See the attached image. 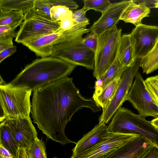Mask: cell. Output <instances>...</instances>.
<instances>
[{
	"label": "cell",
	"instance_id": "obj_1",
	"mask_svg": "<svg viewBox=\"0 0 158 158\" xmlns=\"http://www.w3.org/2000/svg\"><path fill=\"white\" fill-rule=\"evenodd\" d=\"M84 107L94 112L101 110L93 97L90 99L83 97L72 78L66 77L35 89L31 112L34 123L43 134L64 145L76 143L66 136L65 129L74 114Z\"/></svg>",
	"mask_w": 158,
	"mask_h": 158
},
{
	"label": "cell",
	"instance_id": "obj_2",
	"mask_svg": "<svg viewBox=\"0 0 158 158\" xmlns=\"http://www.w3.org/2000/svg\"><path fill=\"white\" fill-rule=\"evenodd\" d=\"M76 66L52 56L41 57L26 66L9 84L34 92L41 86L68 77Z\"/></svg>",
	"mask_w": 158,
	"mask_h": 158
},
{
	"label": "cell",
	"instance_id": "obj_3",
	"mask_svg": "<svg viewBox=\"0 0 158 158\" xmlns=\"http://www.w3.org/2000/svg\"><path fill=\"white\" fill-rule=\"evenodd\" d=\"M107 127L109 132L144 136L158 146V130L151 121L127 108L120 107Z\"/></svg>",
	"mask_w": 158,
	"mask_h": 158
},
{
	"label": "cell",
	"instance_id": "obj_4",
	"mask_svg": "<svg viewBox=\"0 0 158 158\" xmlns=\"http://www.w3.org/2000/svg\"><path fill=\"white\" fill-rule=\"evenodd\" d=\"M0 83V122L6 118H27L30 116L32 91L29 89Z\"/></svg>",
	"mask_w": 158,
	"mask_h": 158
},
{
	"label": "cell",
	"instance_id": "obj_5",
	"mask_svg": "<svg viewBox=\"0 0 158 158\" xmlns=\"http://www.w3.org/2000/svg\"><path fill=\"white\" fill-rule=\"evenodd\" d=\"M121 34V29L116 26L97 35L93 72L97 80L101 78L116 57Z\"/></svg>",
	"mask_w": 158,
	"mask_h": 158
},
{
	"label": "cell",
	"instance_id": "obj_6",
	"mask_svg": "<svg viewBox=\"0 0 158 158\" xmlns=\"http://www.w3.org/2000/svg\"><path fill=\"white\" fill-rule=\"evenodd\" d=\"M82 36L76 37L55 45L51 56L76 66L94 70V53L84 45Z\"/></svg>",
	"mask_w": 158,
	"mask_h": 158
},
{
	"label": "cell",
	"instance_id": "obj_7",
	"mask_svg": "<svg viewBox=\"0 0 158 158\" xmlns=\"http://www.w3.org/2000/svg\"><path fill=\"white\" fill-rule=\"evenodd\" d=\"M60 21L49 20L40 15L33 8L25 15V19L20 25L15 41L22 43L40 36L57 31Z\"/></svg>",
	"mask_w": 158,
	"mask_h": 158
},
{
	"label": "cell",
	"instance_id": "obj_8",
	"mask_svg": "<svg viewBox=\"0 0 158 158\" xmlns=\"http://www.w3.org/2000/svg\"><path fill=\"white\" fill-rule=\"evenodd\" d=\"M140 60L136 59L123 73L114 95L106 108L102 111L99 118V123H108L123 103L127 100L129 90L139 71Z\"/></svg>",
	"mask_w": 158,
	"mask_h": 158
},
{
	"label": "cell",
	"instance_id": "obj_9",
	"mask_svg": "<svg viewBox=\"0 0 158 158\" xmlns=\"http://www.w3.org/2000/svg\"><path fill=\"white\" fill-rule=\"evenodd\" d=\"M144 80L138 71L136 74L127 98L128 101L141 117H158V107L146 90Z\"/></svg>",
	"mask_w": 158,
	"mask_h": 158
},
{
	"label": "cell",
	"instance_id": "obj_10",
	"mask_svg": "<svg viewBox=\"0 0 158 158\" xmlns=\"http://www.w3.org/2000/svg\"><path fill=\"white\" fill-rule=\"evenodd\" d=\"M130 35L135 59H141L154 48L158 39V26L141 24L136 26Z\"/></svg>",
	"mask_w": 158,
	"mask_h": 158
},
{
	"label": "cell",
	"instance_id": "obj_11",
	"mask_svg": "<svg viewBox=\"0 0 158 158\" xmlns=\"http://www.w3.org/2000/svg\"><path fill=\"white\" fill-rule=\"evenodd\" d=\"M140 135L110 132L102 141L87 152L70 158H107L123 145Z\"/></svg>",
	"mask_w": 158,
	"mask_h": 158
},
{
	"label": "cell",
	"instance_id": "obj_12",
	"mask_svg": "<svg viewBox=\"0 0 158 158\" xmlns=\"http://www.w3.org/2000/svg\"><path fill=\"white\" fill-rule=\"evenodd\" d=\"M4 121L19 148L28 149L38 137L37 132L30 116L6 118Z\"/></svg>",
	"mask_w": 158,
	"mask_h": 158
},
{
	"label": "cell",
	"instance_id": "obj_13",
	"mask_svg": "<svg viewBox=\"0 0 158 158\" xmlns=\"http://www.w3.org/2000/svg\"><path fill=\"white\" fill-rule=\"evenodd\" d=\"M131 1L124 0L112 3L90 27V32L98 35L116 27L122 15Z\"/></svg>",
	"mask_w": 158,
	"mask_h": 158
},
{
	"label": "cell",
	"instance_id": "obj_14",
	"mask_svg": "<svg viewBox=\"0 0 158 158\" xmlns=\"http://www.w3.org/2000/svg\"><path fill=\"white\" fill-rule=\"evenodd\" d=\"M155 146L150 139L140 135L123 145L107 158H141Z\"/></svg>",
	"mask_w": 158,
	"mask_h": 158
},
{
	"label": "cell",
	"instance_id": "obj_15",
	"mask_svg": "<svg viewBox=\"0 0 158 158\" xmlns=\"http://www.w3.org/2000/svg\"><path fill=\"white\" fill-rule=\"evenodd\" d=\"M109 133L105 123H99L75 143V146L72 150L71 156H77L87 152L102 141Z\"/></svg>",
	"mask_w": 158,
	"mask_h": 158
},
{
	"label": "cell",
	"instance_id": "obj_16",
	"mask_svg": "<svg viewBox=\"0 0 158 158\" xmlns=\"http://www.w3.org/2000/svg\"><path fill=\"white\" fill-rule=\"evenodd\" d=\"M62 32L58 30L54 33L44 35L26 41L22 44L41 58L51 56L54 46Z\"/></svg>",
	"mask_w": 158,
	"mask_h": 158
},
{
	"label": "cell",
	"instance_id": "obj_17",
	"mask_svg": "<svg viewBox=\"0 0 158 158\" xmlns=\"http://www.w3.org/2000/svg\"><path fill=\"white\" fill-rule=\"evenodd\" d=\"M150 13V8L145 3H137L132 0L122 15L120 20L126 23H131L136 27L142 24V19L148 16Z\"/></svg>",
	"mask_w": 158,
	"mask_h": 158
},
{
	"label": "cell",
	"instance_id": "obj_18",
	"mask_svg": "<svg viewBox=\"0 0 158 158\" xmlns=\"http://www.w3.org/2000/svg\"><path fill=\"white\" fill-rule=\"evenodd\" d=\"M127 67L123 66L119 60L117 56L101 79L97 80L96 83L94 94H97L101 92L109 84L118 76H122Z\"/></svg>",
	"mask_w": 158,
	"mask_h": 158
},
{
	"label": "cell",
	"instance_id": "obj_19",
	"mask_svg": "<svg viewBox=\"0 0 158 158\" xmlns=\"http://www.w3.org/2000/svg\"><path fill=\"white\" fill-rule=\"evenodd\" d=\"M118 58L123 66L128 67L135 62L133 47L130 34L121 35L119 43Z\"/></svg>",
	"mask_w": 158,
	"mask_h": 158
},
{
	"label": "cell",
	"instance_id": "obj_20",
	"mask_svg": "<svg viewBox=\"0 0 158 158\" xmlns=\"http://www.w3.org/2000/svg\"><path fill=\"white\" fill-rule=\"evenodd\" d=\"M122 76L117 77L99 93H94L92 97L94 100L98 105L102 108L103 111L106 108L112 99Z\"/></svg>",
	"mask_w": 158,
	"mask_h": 158
},
{
	"label": "cell",
	"instance_id": "obj_21",
	"mask_svg": "<svg viewBox=\"0 0 158 158\" xmlns=\"http://www.w3.org/2000/svg\"><path fill=\"white\" fill-rule=\"evenodd\" d=\"M35 0H0V10L20 11L24 15L33 8Z\"/></svg>",
	"mask_w": 158,
	"mask_h": 158
},
{
	"label": "cell",
	"instance_id": "obj_22",
	"mask_svg": "<svg viewBox=\"0 0 158 158\" xmlns=\"http://www.w3.org/2000/svg\"><path fill=\"white\" fill-rule=\"evenodd\" d=\"M0 143L10 152L14 158H17L19 148L4 120L1 122L0 124Z\"/></svg>",
	"mask_w": 158,
	"mask_h": 158
},
{
	"label": "cell",
	"instance_id": "obj_23",
	"mask_svg": "<svg viewBox=\"0 0 158 158\" xmlns=\"http://www.w3.org/2000/svg\"><path fill=\"white\" fill-rule=\"evenodd\" d=\"M140 67L143 73L149 74L158 69V39L152 51L146 57L141 59Z\"/></svg>",
	"mask_w": 158,
	"mask_h": 158
},
{
	"label": "cell",
	"instance_id": "obj_24",
	"mask_svg": "<svg viewBox=\"0 0 158 158\" xmlns=\"http://www.w3.org/2000/svg\"><path fill=\"white\" fill-rule=\"evenodd\" d=\"M25 19L22 12L0 10V26L9 24L20 25Z\"/></svg>",
	"mask_w": 158,
	"mask_h": 158
},
{
	"label": "cell",
	"instance_id": "obj_25",
	"mask_svg": "<svg viewBox=\"0 0 158 158\" xmlns=\"http://www.w3.org/2000/svg\"><path fill=\"white\" fill-rule=\"evenodd\" d=\"M26 152L27 158H47L44 143L38 137Z\"/></svg>",
	"mask_w": 158,
	"mask_h": 158
},
{
	"label": "cell",
	"instance_id": "obj_26",
	"mask_svg": "<svg viewBox=\"0 0 158 158\" xmlns=\"http://www.w3.org/2000/svg\"><path fill=\"white\" fill-rule=\"evenodd\" d=\"M73 13V11L67 7L59 5H53L50 10L51 19L55 22L60 21L65 18L72 17Z\"/></svg>",
	"mask_w": 158,
	"mask_h": 158
},
{
	"label": "cell",
	"instance_id": "obj_27",
	"mask_svg": "<svg viewBox=\"0 0 158 158\" xmlns=\"http://www.w3.org/2000/svg\"><path fill=\"white\" fill-rule=\"evenodd\" d=\"M144 84L153 102L158 107V75L147 78Z\"/></svg>",
	"mask_w": 158,
	"mask_h": 158
},
{
	"label": "cell",
	"instance_id": "obj_28",
	"mask_svg": "<svg viewBox=\"0 0 158 158\" xmlns=\"http://www.w3.org/2000/svg\"><path fill=\"white\" fill-rule=\"evenodd\" d=\"M83 6L85 9L93 10L96 11L104 13L112 3L109 0H84Z\"/></svg>",
	"mask_w": 158,
	"mask_h": 158
},
{
	"label": "cell",
	"instance_id": "obj_29",
	"mask_svg": "<svg viewBox=\"0 0 158 158\" xmlns=\"http://www.w3.org/2000/svg\"><path fill=\"white\" fill-rule=\"evenodd\" d=\"M52 6L50 0H35L33 8L43 17L52 21L50 15Z\"/></svg>",
	"mask_w": 158,
	"mask_h": 158
},
{
	"label": "cell",
	"instance_id": "obj_30",
	"mask_svg": "<svg viewBox=\"0 0 158 158\" xmlns=\"http://www.w3.org/2000/svg\"><path fill=\"white\" fill-rule=\"evenodd\" d=\"M19 25L9 24L0 26V39H10L16 38L17 32L16 28Z\"/></svg>",
	"mask_w": 158,
	"mask_h": 158
},
{
	"label": "cell",
	"instance_id": "obj_31",
	"mask_svg": "<svg viewBox=\"0 0 158 158\" xmlns=\"http://www.w3.org/2000/svg\"><path fill=\"white\" fill-rule=\"evenodd\" d=\"M97 41V35L93 32H91L82 40L84 45L94 53L96 49Z\"/></svg>",
	"mask_w": 158,
	"mask_h": 158
},
{
	"label": "cell",
	"instance_id": "obj_32",
	"mask_svg": "<svg viewBox=\"0 0 158 158\" xmlns=\"http://www.w3.org/2000/svg\"><path fill=\"white\" fill-rule=\"evenodd\" d=\"M89 10L83 7L81 9L75 11L72 16L73 19L77 23H89V19L86 16V12Z\"/></svg>",
	"mask_w": 158,
	"mask_h": 158
},
{
	"label": "cell",
	"instance_id": "obj_33",
	"mask_svg": "<svg viewBox=\"0 0 158 158\" xmlns=\"http://www.w3.org/2000/svg\"><path fill=\"white\" fill-rule=\"evenodd\" d=\"M52 6L55 5H59L66 6L73 11L77 9L79 6L77 3L71 0H50Z\"/></svg>",
	"mask_w": 158,
	"mask_h": 158
},
{
	"label": "cell",
	"instance_id": "obj_34",
	"mask_svg": "<svg viewBox=\"0 0 158 158\" xmlns=\"http://www.w3.org/2000/svg\"><path fill=\"white\" fill-rule=\"evenodd\" d=\"M59 28L58 30L64 32L70 30L77 24L73 19L72 17L65 18L61 20Z\"/></svg>",
	"mask_w": 158,
	"mask_h": 158
},
{
	"label": "cell",
	"instance_id": "obj_35",
	"mask_svg": "<svg viewBox=\"0 0 158 158\" xmlns=\"http://www.w3.org/2000/svg\"><path fill=\"white\" fill-rule=\"evenodd\" d=\"M17 47L15 46L7 48L0 52V63L6 58L12 55L17 52Z\"/></svg>",
	"mask_w": 158,
	"mask_h": 158
},
{
	"label": "cell",
	"instance_id": "obj_36",
	"mask_svg": "<svg viewBox=\"0 0 158 158\" xmlns=\"http://www.w3.org/2000/svg\"><path fill=\"white\" fill-rule=\"evenodd\" d=\"M141 158H158V146L152 147Z\"/></svg>",
	"mask_w": 158,
	"mask_h": 158
},
{
	"label": "cell",
	"instance_id": "obj_37",
	"mask_svg": "<svg viewBox=\"0 0 158 158\" xmlns=\"http://www.w3.org/2000/svg\"><path fill=\"white\" fill-rule=\"evenodd\" d=\"M14 45L13 39H0V52Z\"/></svg>",
	"mask_w": 158,
	"mask_h": 158
},
{
	"label": "cell",
	"instance_id": "obj_38",
	"mask_svg": "<svg viewBox=\"0 0 158 158\" xmlns=\"http://www.w3.org/2000/svg\"><path fill=\"white\" fill-rule=\"evenodd\" d=\"M0 158H14L10 152L0 143Z\"/></svg>",
	"mask_w": 158,
	"mask_h": 158
},
{
	"label": "cell",
	"instance_id": "obj_39",
	"mask_svg": "<svg viewBox=\"0 0 158 158\" xmlns=\"http://www.w3.org/2000/svg\"><path fill=\"white\" fill-rule=\"evenodd\" d=\"M17 158H27L25 149L19 148L17 155Z\"/></svg>",
	"mask_w": 158,
	"mask_h": 158
},
{
	"label": "cell",
	"instance_id": "obj_40",
	"mask_svg": "<svg viewBox=\"0 0 158 158\" xmlns=\"http://www.w3.org/2000/svg\"><path fill=\"white\" fill-rule=\"evenodd\" d=\"M151 122L152 124L158 130V117L154 118Z\"/></svg>",
	"mask_w": 158,
	"mask_h": 158
},
{
	"label": "cell",
	"instance_id": "obj_41",
	"mask_svg": "<svg viewBox=\"0 0 158 158\" xmlns=\"http://www.w3.org/2000/svg\"><path fill=\"white\" fill-rule=\"evenodd\" d=\"M154 2V7L156 8H158V0L155 1Z\"/></svg>",
	"mask_w": 158,
	"mask_h": 158
},
{
	"label": "cell",
	"instance_id": "obj_42",
	"mask_svg": "<svg viewBox=\"0 0 158 158\" xmlns=\"http://www.w3.org/2000/svg\"><path fill=\"white\" fill-rule=\"evenodd\" d=\"M53 158H57L56 157H53Z\"/></svg>",
	"mask_w": 158,
	"mask_h": 158
}]
</instances>
